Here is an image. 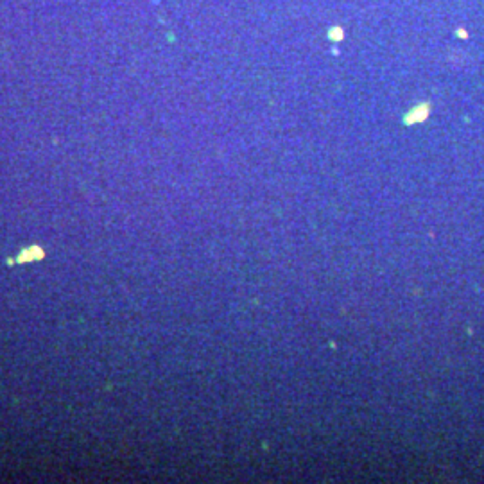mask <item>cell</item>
I'll return each mask as SVG.
<instances>
[{"mask_svg":"<svg viewBox=\"0 0 484 484\" xmlns=\"http://www.w3.org/2000/svg\"><path fill=\"white\" fill-rule=\"evenodd\" d=\"M43 257H45V251L41 250L40 246H31V248H26V250H23L15 260L11 258L8 264H26V262L40 260V258H43Z\"/></svg>","mask_w":484,"mask_h":484,"instance_id":"cell-1","label":"cell"}]
</instances>
